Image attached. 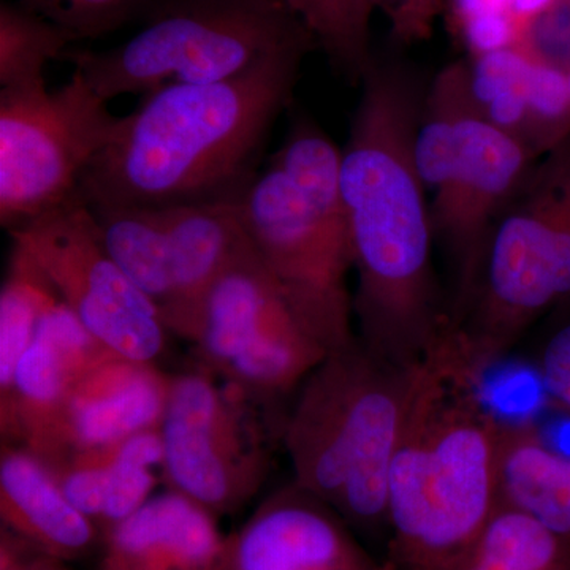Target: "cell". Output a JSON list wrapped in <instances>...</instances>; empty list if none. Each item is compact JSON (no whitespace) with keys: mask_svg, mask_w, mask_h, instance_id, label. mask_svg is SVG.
I'll use <instances>...</instances> for the list:
<instances>
[{"mask_svg":"<svg viewBox=\"0 0 570 570\" xmlns=\"http://www.w3.org/2000/svg\"><path fill=\"white\" fill-rule=\"evenodd\" d=\"M362 86L341 149L355 333L374 354L415 366L452 324L434 269L430 195L414 157L426 86L404 67L379 62Z\"/></svg>","mask_w":570,"mask_h":570,"instance_id":"1","label":"cell"},{"mask_svg":"<svg viewBox=\"0 0 570 570\" xmlns=\"http://www.w3.org/2000/svg\"><path fill=\"white\" fill-rule=\"evenodd\" d=\"M314 47L298 41L227 80L145 94L86 171L78 200L91 209L238 200Z\"/></svg>","mask_w":570,"mask_h":570,"instance_id":"2","label":"cell"},{"mask_svg":"<svg viewBox=\"0 0 570 570\" xmlns=\"http://www.w3.org/2000/svg\"><path fill=\"white\" fill-rule=\"evenodd\" d=\"M455 326L420 362L389 474L390 570H452L501 505L504 422Z\"/></svg>","mask_w":570,"mask_h":570,"instance_id":"3","label":"cell"},{"mask_svg":"<svg viewBox=\"0 0 570 570\" xmlns=\"http://www.w3.org/2000/svg\"><path fill=\"white\" fill-rule=\"evenodd\" d=\"M236 206L255 254L311 335L328 352L354 343V257L332 138L309 116H296Z\"/></svg>","mask_w":570,"mask_h":570,"instance_id":"4","label":"cell"},{"mask_svg":"<svg viewBox=\"0 0 570 570\" xmlns=\"http://www.w3.org/2000/svg\"><path fill=\"white\" fill-rule=\"evenodd\" d=\"M419 365L374 354L358 337L325 358L287 409L283 445L294 480L351 530L389 532V474Z\"/></svg>","mask_w":570,"mask_h":570,"instance_id":"5","label":"cell"},{"mask_svg":"<svg viewBox=\"0 0 570 570\" xmlns=\"http://www.w3.org/2000/svg\"><path fill=\"white\" fill-rule=\"evenodd\" d=\"M307 39L305 22L279 0H160L132 39L111 50H69L62 61L110 102L178 82L227 80Z\"/></svg>","mask_w":570,"mask_h":570,"instance_id":"6","label":"cell"},{"mask_svg":"<svg viewBox=\"0 0 570 570\" xmlns=\"http://www.w3.org/2000/svg\"><path fill=\"white\" fill-rule=\"evenodd\" d=\"M570 302V135L531 168L491 235L478 292L459 325L485 370L540 317Z\"/></svg>","mask_w":570,"mask_h":570,"instance_id":"7","label":"cell"},{"mask_svg":"<svg viewBox=\"0 0 570 570\" xmlns=\"http://www.w3.org/2000/svg\"><path fill=\"white\" fill-rule=\"evenodd\" d=\"M284 422L202 367L171 374L159 428L163 479L214 515L238 512L268 479Z\"/></svg>","mask_w":570,"mask_h":570,"instance_id":"8","label":"cell"},{"mask_svg":"<svg viewBox=\"0 0 570 570\" xmlns=\"http://www.w3.org/2000/svg\"><path fill=\"white\" fill-rule=\"evenodd\" d=\"M193 352L195 366L281 414V404L328 351L296 317L249 239L206 296Z\"/></svg>","mask_w":570,"mask_h":570,"instance_id":"9","label":"cell"},{"mask_svg":"<svg viewBox=\"0 0 570 570\" xmlns=\"http://www.w3.org/2000/svg\"><path fill=\"white\" fill-rule=\"evenodd\" d=\"M119 122L77 70L55 91L0 89V225L11 234L75 200Z\"/></svg>","mask_w":570,"mask_h":570,"instance_id":"10","label":"cell"},{"mask_svg":"<svg viewBox=\"0 0 570 570\" xmlns=\"http://www.w3.org/2000/svg\"><path fill=\"white\" fill-rule=\"evenodd\" d=\"M91 212L105 246L170 335L193 344L206 296L246 239L236 200Z\"/></svg>","mask_w":570,"mask_h":570,"instance_id":"11","label":"cell"},{"mask_svg":"<svg viewBox=\"0 0 570 570\" xmlns=\"http://www.w3.org/2000/svg\"><path fill=\"white\" fill-rule=\"evenodd\" d=\"M78 321L112 354L157 363L171 335L105 246L91 209L75 198L11 232Z\"/></svg>","mask_w":570,"mask_h":570,"instance_id":"12","label":"cell"},{"mask_svg":"<svg viewBox=\"0 0 570 570\" xmlns=\"http://www.w3.org/2000/svg\"><path fill=\"white\" fill-rule=\"evenodd\" d=\"M540 157L475 110L464 124L452 178L431 200L434 242L450 269V321L459 325L478 292L491 235Z\"/></svg>","mask_w":570,"mask_h":570,"instance_id":"13","label":"cell"},{"mask_svg":"<svg viewBox=\"0 0 570 570\" xmlns=\"http://www.w3.org/2000/svg\"><path fill=\"white\" fill-rule=\"evenodd\" d=\"M219 570H390L340 515L292 482L225 539Z\"/></svg>","mask_w":570,"mask_h":570,"instance_id":"14","label":"cell"},{"mask_svg":"<svg viewBox=\"0 0 570 570\" xmlns=\"http://www.w3.org/2000/svg\"><path fill=\"white\" fill-rule=\"evenodd\" d=\"M170 379L157 363L107 356L75 384L50 428L29 450L55 463L160 428Z\"/></svg>","mask_w":570,"mask_h":570,"instance_id":"15","label":"cell"},{"mask_svg":"<svg viewBox=\"0 0 570 570\" xmlns=\"http://www.w3.org/2000/svg\"><path fill=\"white\" fill-rule=\"evenodd\" d=\"M110 355L112 352L59 299L41 318L9 389L0 393L2 442L31 449L50 428L75 384Z\"/></svg>","mask_w":570,"mask_h":570,"instance_id":"16","label":"cell"},{"mask_svg":"<svg viewBox=\"0 0 570 570\" xmlns=\"http://www.w3.org/2000/svg\"><path fill=\"white\" fill-rule=\"evenodd\" d=\"M212 510L167 489L104 538L102 570H219L225 539Z\"/></svg>","mask_w":570,"mask_h":570,"instance_id":"17","label":"cell"},{"mask_svg":"<svg viewBox=\"0 0 570 570\" xmlns=\"http://www.w3.org/2000/svg\"><path fill=\"white\" fill-rule=\"evenodd\" d=\"M0 517L3 530L59 561L88 557L102 532L63 493L50 464L24 445L2 442Z\"/></svg>","mask_w":570,"mask_h":570,"instance_id":"18","label":"cell"},{"mask_svg":"<svg viewBox=\"0 0 570 570\" xmlns=\"http://www.w3.org/2000/svg\"><path fill=\"white\" fill-rule=\"evenodd\" d=\"M50 464L71 504L108 534L141 508L159 483L164 444L159 428L110 448L73 453Z\"/></svg>","mask_w":570,"mask_h":570,"instance_id":"19","label":"cell"},{"mask_svg":"<svg viewBox=\"0 0 570 570\" xmlns=\"http://www.w3.org/2000/svg\"><path fill=\"white\" fill-rule=\"evenodd\" d=\"M501 502L570 546V455L551 448L539 428L504 422Z\"/></svg>","mask_w":570,"mask_h":570,"instance_id":"20","label":"cell"},{"mask_svg":"<svg viewBox=\"0 0 570 570\" xmlns=\"http://www.w3.org/2000/svg\"><path fill=\"white\" fill-rule=\"evenodd\" d=\"M389 6L397 37L411 40L425 36L439 0H307L302 20L332 66L362 82L376 62L370 48L371 14Z\"/></svg>","mask_w":570,"mask_h":570,"instance_id":"21","label":"cell"},{"mask_svg":"<svg viewBox=\"0 0 570 570\" xmlns=\"http://www.w3.org/2000/svg\"><path fill=\"white\" fill-rule=\"evenodd\" d=\"M474 108L466 62L444 67L425 88L414 137V157L430 200L448 187L459 159L464 124Z\"/></svg>","mask_w":570,"mask_h":570,"instance_id":"22","label":"cell"},{"mask_svg":"<svg viewBox=\"0 0 570 570\" xmlns=\"http://www.w3.org/2000/svg\"><path fill=\"white\" fill-rule=\"evenodd\" d=\"M452 570H570V546L538 520L501 502Z\"/></svg>","mask_w":570,"mask_h":570,"instance_id":"23","label":"cell"},{"mask_svg":"<svg viewBox=\"0 0 570 570\" xmlns=\"http://www.w3.org/2000/svg\"><path fill=\"white\" fill-rule=\"evenodd\" d=\"M61 299L36 258L11 239L9 262L0 288V393L29 347L41 318Z\"/></svg>","mask_w":570,"mask_h":570,"instance_id":"24","label":"cell"},{"mask_svg":"<svg viewBox=\"0 0 570 570\" xmlns=\"http://www.w3.org/2000/svg\"><path fill=\"white\" fill-rule=\"evenodd\" d=\"M73 36L21 2L0 3V89L47 88L45 70L63 58Z\"/></svg>","mask_w":570,"mask_h":570,"instance_id":"25","label":"cell"},{"mask_svg":"<svg viewBox=\"0 0 570 570\" xmlns=\"http://www.w3.org/2000/svg\"><path fill=\"white\" fill-rule=\"evenodd\" d=\"M534 66V56L521 45L474 56L466 62L475 110L493 126L524 142Z\"/></svg>","mask_w":570,"mask_h":570,"instance_id":"26","label":"cell"},{"mask_svg":"<svg viewBox=\"0 0 570 570\" xmlns=\"http://www.w3.org/2000/svg\"><path fill=\"white\" fill-rule=\"evenodd\" d=\"M61 26L75 40L99 39L138 14L151 13L160 0H20Z\"/></svg>","mask_w":570,"mask_h":570,"instance_id":"27","label":"cell"},{"mask_svg":"<svg viewBox=\"0 0 570 570\" xmlns=\"http://www.w3.org/2000/svg\"><path fill=\"white\" fill-rule=\"evenodd\" d=\"M535 358L543 389L554 401L570 409V302L561 307Z\"/></svg>","mask_w":570,"mask_h":570,"instance_id":"28","label":"cell"},{"mask_svg":"<svg viewBox=\"0 0 570 570\" xmlns=\"http://www.w3.org/2000/svg\"><path fill=\"white\" fill-rule=\"evenodd\" d=\"M521 47L539 61L570 71V0H562L549 13L532 21L523 33Z\"/></svg>","mask_w":570,"mask_h":570,"instance_id":"29","label":"cell"},{"mask_svg":"<svg viewBox=\"0 0 570 570\" xmlns=\"http://www.w3.org/2000/svg\"><path fill=\"white\" fill-rule=\"evenodd\" d=\"M62 562L43 551L33 549L11 532L2 531L0 570H66Z\"/></svg>","mask_w":570,"mask_h":570,"instance_id":"30","label":"cell"},{"mask_svg":"<svg viewBox=\"0 0 570 570\" xmlns=\"http://www.w3.org/2000/svg\"><path fill=\"white\" fill-rule=\"evenodd\" d=\"M513 0H449L450 18L453 28L464 22L483 18L508 17L512 14Z\"/></svg>","mask_w":570,"mask_h":570,"instance_id":"31","label":"cell"},{"mask_svg":"<svg viewBox=\"0 0 570 570\" xmlns=\"http://www.w3.org/2000/svg\"><path fill=\"white\" fill-rule=\"evenodd\" d=\"M561 2L562 0H513L512 13L527 31L532 21L538 20L542 14L549 13Z\"/></svg>","mask_w":570,"mask_h":570,"instance_id":"32","label":"cell"},{"mask_svg":"<svg viewBox=\"0 0 570 570\" xmlns=\"http://www.w3.org/2000/svg\"><path fill=\"white\" fill-rule=\"evenodd\" d=\"M279 2H283L284 6H287L288 9L295 11V13L302 18L303 11L306 9L307 0H279Z\"/></svg>","mask_w":570,"mask_h":570,"instance_id":"33","label":"cell"},{"mask_svg":"<svg viewBox=\"0 0 570 570\" xmlns=\"http://www.w3.org/2000/svg\"><path fill=\"white\" fill-rule=\"evenodd\" d=\"M568 75H569V86H570V71H569V73H568Z\"/></svg>","mask_w":570,"mask_h":570,"instance_id":"34","label":"cell"}]
</instances>
